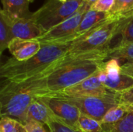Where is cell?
<instances>
[{"label":"cell","mask_w":133,"mask_h":132,"mask_svg":"<svg viewBox=\"0 0 133 132\" xmlns=\"http://www.w3.org/2000/svg\"><path fill=\"white\" fill-rule=\"evenodd\" d=\"M119 35H121V40L117 44L133 42V16L130 18Z\"/></svg>","instance_id":"24"},{"label":"cell","mask_w":133,"mask_h":132,"mask_svg":"<svg viewBox=\"0 0 133 132\" xmlns=\"http://www.w3.org/2000/svg\"><path fill=\"white\" fill-rule=\"evenodd\" d=\"M108 58L118 59V61L123 60L125 62H133V42L110 47Z\"/></svg>","instance_id":"17"},{"label":"cell","mask_w":133,"mask_h":132,"mask_svg":"<svg viewBox=\"0 0 133 132\" xmlns=\"http://www.w3.org/2000/svg\"><path fill=\"white\" fill-rule=\"evenodd\" d=\"M12 18L2 9L0 10V54L7 48L10 41L13 39L12 36Z\"/></svg>","instance_id":"16"},{"label":"cell","mask_w":133,"mask_h":132,"mask_svg":"<svg viewBox=\"0 0 133 132\" xmlns=\"http://www.w3.org/2000/svg\"><path fill=\"white\" fill-rule=\"evenodd\" d=\"M86 2H87V3H89V4H90V5H92L94 2H96L97 0H84Z\"/></svg>","instance_id":"30"},{"label":"cell","mask_w":133,"mask_h":132,"mask_svg":"<svg viewBox=\"0 0 133 132\" xmlns=\"http://www.w3.org/2000/svg\"><path fill=\"white\" fill-rule=\"evenodd\" d=\"M59 2H63V3H65V2H66L68 0H58Z\"/></svg>","instance_id":"31"},{"label":"cell","mask_w":133,"mask_h":132,"mask_svg":"<svg viewBox=\"0 0 133 132\" xmlns=\"http://www.w3.org/2000/svg\"><path fill=\"white\" fill-rule=\"evenodd\" d=\"M117 100L120 104L133 107V87L121 93H118Z\"/></svg>","instance_id":"26"},{"label":"cell","mask_w":133,"mask_h":132,"mask_svg":"<svg viewBox=\"0 0 133 132\" xmlns=\"http://www.w3.org/2000/svg\"><path fill=\"white\" fill-rule=\"evenodd\" d=\"M18 132H27V131L25 128V127L23 126V124H22L21 123H19V124Z\"/></svg>","instance_id":"29"},{"label":"cell","mask_w":133,"mask_h":132,"mask_svg":"<svg viewBox=\"0 0 133 132\" xmlns=\"http://www.w3.org/2000/svg\"><path fill=\"white\" fill-rule=\"evenodd\" d=\"M90 4L85 2L72 16L55 26L41 37L36 39L41 44L73 41L78 38L76 32L86 12L90 9Z\"/></svg>","instance_id":"6"},{"label":"cell","mask_w":133,"mask_h":132,"mask_svg":"<svg viewBox=\"0 0 133 132\" xmlns=\"http://www.w3.org/2000/svg\"><path fill=\"white\" fill-rule=\"evenodd\" d=\"M99 72L83 80L82 82L76 84L72 87L67 88L64 90H62L60 92L48 96L63 95L67 96H75V97L93 96V97L111 98V99L117 100L118 93H115L109 89L102 83V82L99 78Z\"/></svg>","instance_id":"7"},{"label":"cell","mask_w":133,"mask_h":132,"mask_svg":"<svg viewBox=\"0 0 133 132\" xmlns=\"http://www.w3.org/2000/svg\"><path fill=\"white\" fill-rule=\"evenodd\" d=\"M40 98L51 110L54 116L69 127L75 128L81 114L79 109L67 100L57 96H42Z\"/></svg>","instance_id":"9"},{"label":"cell","mask_w":133,"mask_h":132,"mask_svg":"<svg viewBox=\"0 0 133 132\" xmlns=\"http://www.w3.org/2000/svg\"><path fill=\"white\" fill-rule=\"evenodd\" d=\"M75 129L80 132H104L100 121L81 114Z\"/></svg>","instance_id":"19"},{"label":"cell","mask_w":133,"mask_h":132,"mask_svg":"<svg viewBox=\"0 0 133 132\" xmlns=\"http://www.w3.org/2000/svg\"><path fill=\"white\" fill-rule=\"evenodd\" d=\"M2 10L12 19L31 17L33 12L29 9V0H1Z\"/></svg>","instance_id":"15"},{"label":"cell","mask_w":133,"mask_h":132,"mask_svg":"<svg viewBox=\"0 0 133 132\" xmlns=\"http://www.w3.org/2000/svg\"><path fill=\"white\" fill-rule=\"evenodd\" d=\"M132 112H133V107H132Z\"/></svg>","instance_id":"33"},{"label":"cell","mask_w":133,"mask_h":132,"mask_svg":"<svg viewBox=\"0 0 133 132\" xmlns=\"http://www.w3.org/2000/svg\"><path fill=\"white\" fill-rule=\"evenodd\" d=\"M48 127L50 132H80L65 124L63 121L55 117L48 124Z\"/></svg>","instance_id":"23"},{"label":"cell","mask_w":133,"mask_h":132,"mask_svg":"<svg viewBox=\"0 0 133 132\" xmlns=\"http://www.w3.org/2000/svg\"><path fill=\"white\" fill-rule=\"evenodd\" d=\"M114 18H118V17L113 16L110 12H97V11L91 10L90 9L84 15L75 35L79 37L83 33H85L86 32H87L88 30L95 27L96 26Z\"/></svg>","instance_id":"13"},{"label":"cell","mask_w":133,"mask_h":132,"mask_svg":"<svg viewBox=\"0 0 133 132\" xmlns=\"http://www.w3.org/2000/svg\"><path fill=\"white\" fill-rule=\"evenodd\" d=\"M52 96L61 97L75 107H76L81 114L90 116L98 121H101L103 117L111 107L119 104L118 100L111 98L102 97H75L63 95H55Z\"/></svg>","instance_id":"8"},{"label":"cell","mask_w":133,"mask_h":132,"mask_svg":"<svg viewBox=\"0 0 133 132\" xmlns=\"http://www.w3.org/2000/svg\"><path fill=\"white\" fill-rule=\"evenodd\" d=\"M11 30L12 38L33 40L44 34V30L31 17L12 19Z\"/></svg>","instance_id":"11"},{"label":"cell","mask_w":133,"mask_h":132,"mask_svg":"<svg viewBox=\"0 0 133 132\" xmlns=\"http://www.w3.org/2000/svg\"><path fill=\"white\" fill-rule=\"evenodd\" d=\"M104 132H105V131H104Z\"/></svg>","instance_id":"34"},{"label":"cell","mask_w":133,"mask_h":132,"mask_svg":"<svg viewBox=\"0 0 133 132\" xmlns=\"http://www.w3.org/2000/svg\"><path fill=\"white\" fill-rule=\"evenodd\" d=\"M85 2L84 0H68L65 3L58 0H46L41 8L33 12L31 18L45 33L75 14Z\"/></svg>","instance_id":"4"},{"label":"cell","mask_w":133,"mask_h":132,"mask_svg":"<svg viewBox=\"0 0 133 132\" xmlns=\"http://www.w3.org/2000/svg\"><path fill=\"white\" fill-rule=\"evenodd\" d=\"M109 48L67 54L44 70L24 80L5 82L35 96H48L72 87L101 72L108 58Z\"/></svg>","instance_id":"1"},{"label":"cell","mask_w":133,"mask_h":132,"mask_svg":"<svg viewBox=\"0 0 133 132\" xmlns=\"http://www.w3.org/2000/svg\"><path fill=\"white\" fill-rule=\"evenodd\" d=\"M35 98L33 93L4 82L0 90L1 117H9L24 124L26 110Z\"/></svg>","instance_id":"5"},{"label":"cell","mask_w":133,"mask_h":132,"mask_svg":"<svg viewBox=\"0 0 133 132\" xmlns=\"http://www.w3.org/2000/svg\"><path fill=\"white\" fill-rule=\"evenodd\" d=\"M55 117L48 107L38 97L30 104L26 113V122L32 120L47 126Z\"/></svg>","instance_id":"12"},{"label":"cell","mask_w":133,"mask_h":132,"mask_svg":"<svg viewBox=\"0 0 133 132\" xmlns=\"http://www.w3.org/2000/svg\"><path fill=\"white\" fill-rule=\"evenodd\" d=\"M132 16L114 18L96 26L76 39L67 54L87 52L110 47L112 40L121 33Z\"/></svg>","instance_id":"3"},{"label":"cell","mask_w":133,"mask_h":132,"mask_svg":"<svg viewBox=\"0 0 133 132\" xmlns=\"http://www.w3.org/2000/svg\"><path fill=\"white\" fill-rule=\"evenodd\" d=\"M73 41L41 44L40 51L27 61L11 58L1 66L0 75L5 81L17 82L36 75L67 54Z\"/></svg>","instance_id":"2"},{"label":"cell","mask_w":133,"mask_h":132,"mask_svg":"<svg viewBox=\"0 0 133 132\" xmlns=\"http://www.w3.org/2000/svg\"><path fill=\"white\" fill-rule=\"evenodd\" d=\"M121 72L122 74L133 78V62H125L122 65Z\"/></svg>","instance_id":"28"},{"label":"cell","mask_w":133,"mask_h":132,"mask_svg":"<svg viewBox=\"0 0 133 132\" xmlns=\"http://www.w3.org/2000/svg\"><path fill=\"white\" fill-rule=\"evenodd\" d=\"M23 126L25 127L27 132H46L43 127V124L34 121H27Z\"/></svg>","instance_id":"27"},{"label":"cell","mask_w":133,"mask_h":132,"mask_svg":"<svg viewBox=\"0 0 133 132\" xmlns=\"http://www.w3.org/2000/svg\"><path fill=\"white\" fill-rule=\"evenodd\" d=\"M19 122L9 117H1L0 132H18Z\"/></svg>","instance_id":"22"},{"label":"cell","mask_w":133,"mask_h":132,"mask_svg":"<svg viewBox=\"0 0 133 132\" xmlns=\"http://www.w3.org/2000/svg\"><path fill=\"white\" fill-rule=\"evenodd\" d=\"M105 132H133V112L132 110L121 121L113 124L103 125Z\"/></svg>","instance_id":"20"},{"label":"cell","mask_w":133,"mask_h":132,"mask_svg":"<svg viewBox=\"0 0 133 132\" xmlns=\"http://www.w3.org/2000/svg\"><path fill=\"white\" fill-rule=\"evenodd\" d=\"M109 12L116 17L133 16V0H115Z\"/></svg>","instance_id":"21"},{"label":"cell","mask_w":133,"mask_h":132,"mask_svg":"<svg viewBox=\"0 0 133 132\" xmlns=\"http://www.w3.org/2000/svg\"><path fill=\"white\" fill-rule=\"evenodd\" d=\"M102 70L99 72V78L102 83L109 89L115 93H121L133 87V78L132 77L122 74V72L108 75L104 73Z\"/></svg>","instance_id":"14"},{"label":"cell","mask_w":133,"mask_h":132,"mask_svg":"<svg viewBox=\"0 0 133 132\" xmlns=\"http://www.w3.org/2000/svg\"><path fill=\"white\" fill-rule=\"evenodd\" d=\"M132 107L124 104H117L108 110V112L101 119V123L102 125L115 124L124 118L132 110Z\"/></svg>","instance_id":"18"},{"label":"cell","mask_w":133,"mask_h":132,"mask_svg":"<svg viewBox=\"0 0 133 132\" xmlns=\"http://www.w3.org/2000/svg\"><path fill=\"white\" fill-rule=\"evenodd\" d=\"M41 44L36 39L26 40L13 38L8 46L12 58L19 61H27L34 57L41 49Z\"/></svg>","instance_id":"10"},{"label":"cell","mask_w":133,"mask_h":132,"mask_svg":"<svg viewBox=\"0 0 133 132\" xmlns=\"http://www.w3.org/2000/svg\"><path fill=\"white\" fill-rule=\"evenodd\" d=\"M115 0H97L90 5V9L97 11L109 12L114 5Z\"/></svg>","instance_id":"25"},{"label":"cell","mask_w":133,"mask_h":132,"mask_svg":"<svg viewBox=\"0 0 133 132\" xmlns=\"http://www.w3.org/2000/svg\"><path fill=\"white\" fill-rule=\"evenodd\" d=\"M34 1V0H29V2H33Z\"/></svg>","instance_id":"32"}]
</instances>
